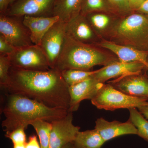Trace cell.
<instances>
[{
	"mask_svg": "<svg viewBox=\"0 0 148 148\" xmlns=\"http://www.w3.org/2000/svg\"><path fill=\"white\" fill-rule=\"evenodd\" d=\"M10 81L2 90L23 95L50 108L69 111V86L61 72L51 69L47 71H28L11 66Z\"/></svg>",
	"mask_w": 148,
	"mask_h": 148,
	"instance_id": "obj_1",
	"label": "cell"
},
{
	"mask_svg": "<svg viewBox=\"0 0 148 148\" xmlns=\"http://www.w3.org/2000/svg\"><path fill=\"white\" fill-rule=\"evenodd\" d=\"M4 92L1 112L5 117L1 126L5 132L19 127L27 129L32 122L37 119L52 122L66 116L69 112L48 107L23 95Z\"/></svg>",
	"mask_w": 148,
	"mask_h": 148,
	"instance_id": "obj_2",
	"label": "cell"
},
{
	"mask_svg": "<svg viewBox=\"0 0 148 148\" xmlns=\"http://www.w3.org/2000/svg\"><path fill=\"white\" fill-rule=\"evenodd\" d=\"M119 61L116 56L97 45L79 42L67 34L54 70L61 72L68 69L89 71L98 65L108 66Z\"/></svg>",
	"mask_w": 148,
	"mask_h": 148,
	"instance_id": "obj_3",
	"label": "cell"
},
{
	"mask_svg": "<svg viewBox=\"0 0 148 148\" xmlns=\"http://www.w3.org/2000/svg\"><path fill=\"white\" fill-rule=\"evenodd\" d=\"M148 51V18L136 12L118 18L108 40Z\"/></svg>",
	"mask_w": 148,
	"mask_h": 148,
	"instance_id": "obj_4",
	"label": "cell"
},
{
	"mask_svg": "<svg viewBox=\"0 0 148 148\" xmlns=\"http://www.w3.org/2000/svg\"><path fill=\"white\" fill-rule=\"evenodd\" d=\"M90 100L97 108L106 110L138 108L140 106L148 105L147 98L127 95L109 83L103 84Z\"/></svg>",
	"mask_w": 148,
	"mask_h": 148,
	"instance_id": "obj_5",
	"label": "cell"
},
{
	"mask_svg": "<svg viewBox=\"0 0 148 148\" xmlns=\"http://www.w3.org/2000/svg\"><path fill=\"white\" fill-rule=\"evenodd\" d=\"M8 56L11 66L14 68L33 71L51 69L46 56L38 45L34 44L17 48Z\"/></svg>",
	"mask_w": 148,
	"mask_h": 148,
	"instance_id": "obj_6",
	"label": "cell"
},
{
	"mask_svg": "<svg viewBox=\"0 0 148 148\" xmlns=\"http://www.w3.org/2000/svg\"><path fill=\"white\" fill-rule=\"evenodd\" d=\"M23 17L0 14V36L16 48L34 45L31 33L23 23Z\"/></svg>",
	"mask_w": 148,
	"mask_h": 148,
	"instance_id": "obj_7",
	"label": "cell"
},
{
	"mask_svg": "<svg viewBox=\"0 0 148 148\" xmlns=\"http://www.w3.org/2000/svg\"><path fill=\"white\" fill-rule=\"evenodd\" d=\"M66 23H55L43 37L39 45L45 53L51 69H53L62 50L66 35Z\"/></svg>",
	"mask_w": 148,
	"mask_h": 148,
	"instance_id": "obj_8",
	"label": "cell"
},
{
	"mask_svg": "<svg viewBox=\"0 0 148 148\" xmlns=\"http://www.w3.org/2000/svg\"><path fill=\"white\" fill-rule=\"evenodd\" d=\"M56 0H16L10 6L5 14L23 17L53 16V11Z\"/></svg>",
	"mask_w": 148,
	"mask_h": 148,
	"instance_id": "obj_9",
	"label": "cell"
},
{
	"mask_svg": "<svg viewBox=\"0 0 148 148\" xmlns=\"http://www.w3.org/2000/svg\"><path fill=\"white\" fill-rule=\"evenodd\" d=\"M73 113L69 112L66 116L51 122L49 148H62L73 142L80 127L73 124Z\"/></svg>",
	"mask_w": 148,
	"mask_h": 148,
	"instance_id": "obj_10",
	"label": "cell"
},
{
	"mask_svg": "<svg viewBox=\"0 0 148 148\" xmlns=\"http://www.w3.org/2000/svg\"><path fill=\"white\" fill-rule=\"evenodd\" d=\"M108 83L127 95L148 100V77L146 73L123 76Z\"/></svg>",
	"mask_w": 148,
	"mask_h": 148,
	"instance_id": "obj_11",
	"label": "cell"
},
{
	"mask_svg": "<svg viewBox=\"0 0 148 148\" xmlns=\"http://www.w3.org/2000/svg\"><path fill=\"white\" fill-rule=\"evenodd\" d=\"M147 68L145 64L139 62H114L98 69L92 77L101 83L104 84L108 80L117 78L127 75L142 73Z\"/></svg>",
	"mask_w": 148,
	"mask_h": 148,
	"instance_id": "obj_12",
	"label": "cell"
},
{
	"mask_svg": "<svg viewBox=\"0 0 148 148\" xmlns=\"http://www.w3.org/2000/svg\"><path fill=\"white\" fill-rule=\"evenodd\" d=\"M66 34L77 41L90 45H97L101 40L81 13L66 23Z\"/></svg>",
	"mask_w": 148,
	"mask_h": 148,
	"instance_id": "obj_13",
	"label": "cell"
},
{
	"mask_svg": "<svg viewBox=\"0 0 148 148\" xmlns=\"http://www.w3.org/2000/svg\"><path fill=\"white\" fill-rule=\"evenodd\" d=\"M103 84L92 76L88 79L69 86L70 106L69 112H73L77 110L83 100H91Z\"/></svg>",
	"mask_w": 148,
	"mask_h": 148,
	"instance_id": "obj_14",
	"label": "cell"
},
{
	"mask_svg": "<svg viewBox=\"0 0 148 148\" xmlns=\"http://www.w3.org/2000/svg\"><path fill=\"white\" fill-rule=\"evenodd\" d=\"M97 46L107 49L116 56L121 62H139L148 68V51L139 50L135 48L121 45L108 40L102 39Z\"/></svg>",
	"mask_w": 148,
	"mask_h": 148,
	"instance_id": "obj_15",
	"label": "cell"
},
{
	"mask_svg": "<svg viewBox=\"0 0 148 148\" xmlns=\"http://www.w3.org/2000/svg\"><path fill=\"white\" fill-rule=\"evenodd\" d=\"M95 129L97 130L106 143L122 135H138L137 129L129 119L123 123L117 121L110 122L100 118L95 121Z\"/></svg>",
	"mask_w": 148,
	"mask_h": 148,
	"instance_id": "obj_16",
	"label": "cell"
},
{
	"mask_svg": "<svg viewBox=\"0 0 148 148\" xmlns=\"http://www.w3.org/2000/svg\"><path fill=\"white\" fill-rule=\"evenodd\" d=\"M23 23L31 33L32 42L39 45L42 39L51 27L60 20L57 16H42L25 15Z\"/></svg>",
	"mask_w": 148,
	"mask_h": 148,
	"instance_id": "obj_17",
	"label": "cell"
},
{
	"mask_svg": "<svg viewBox=\"0 0 148 148\" xmlns=\"http://www.w3.org/2000/svg\"><path fill=\"white\" fill-rule=\"evenodd\" d=\"M95 34L101 39L108 40L118 18L108 14L93 12L85 15Z\"/></svg>",
	"mask_w": 148,
	"mask_h": 148,
	"instance_id": "obj_18",
	"label": "cell"
},
{
	"mask_svg": "<svg viewBox=\"0 0 148 148\" xmlns=\"http://www.w3.org/2000/svg\"><path fill=\"white\" fill-rule=\"evenodd\" d=\"M83 0H56L53 9V16L60 21L68 23L80 13Z\"/></svg>",
	"mask_w": 148,
	"mask_h": 148,
	"instance_id": "obj_19",
	"label": "cell"
},
{
	"mask_svg": "<svg viewBox=\"0 0 148 148\" xmlns=\"http://www.w3.org/2000/svg\"><path fill=\"white\" fill-rule=\"evenodd\" d=\"M106 143L97 130L79 131L73 142L74 148H101Z\"/></svg>",
	"mask_w": 148,
	"mask_h": 148,
	"instance_id": "obj_20",
	"label": "cell"
},
{
	"mask_svg": "<svg viewBox=\"0 0 148 148\" xmlns=\"http://www.w3.org/2000/svg\"><path fill=\"white\" fill-rule=\"evenodd\" d=\"M36 130L41 148H49L52 124L42 119H37L30 123Z\"/></svg>",
	"mask_w": 148,
	"mask_h": 148,
	"instance_id": "obj_21",
	"label": "cell"
},
{
	"mask_svg": "<svg viewBox=\"0 0 148 148\" xmlns=\"http://www.w3.org/2000/svg\"><path fill=\"white\" fill-rule=\"evenodd\" d=\"M98 70L94 71H83L77 69H68L61 72L64 80L69 86L90 78Z\"/></svg>",
	"mask_w": 148,
	"mask_h": 148,
	"instance_id": "obj_22",
	"label": "cell"
},
{
	"mask_svg": "<svg viewBox=\"0 0 148 148\" xmlns=\"http://www.w3.org/2000/svg\"><path fill=\"white\" fill-rule=\"evenodd\" d=\"M137 109L132 108L128 109L129 119L137 129L138 135L148 142V121Z\"/></svg>",
	"mask_w": 148,
	"mask_h": 148,
	"instance_id": "obj_23",
	"label": "cell"
},
{
	"mask_svg": "<svg viewBox=\"0 0 148 148\" xmlns=\"http://www.w3.org/2000/svg\"><path fill=\"white\" fill-rule=\"evenodd\" d=\"M114 10L106 0H83L80 13L86 15L93 12H112Z\"/></svg>",
	"mask_w": 148,
	"mask_h": 148,
	"instance_id": "obj_24",
	"label": "cell"
},
{
	"mask_svg": "<svg viewBox=\"0 0 148 148\" xmlns=\"http://www.w3.org/2000/svg\"><path fill=\"white\" fill-rule=\"evenodd\" d=\"M11 67L8 56L0 55V86L4 88L10 81L9 71Z\"/></svg>",
	"mask_w": 148,
	"mask_h": 148,
	"instance_id": "obj_25",
	"label": "cell"
},
{
	"mask_svg": "<svg viewBox=\"0 0 148 148\" xmlns=\"http://www.w3.org/2000/svg\"><path fill=\"white\" fill-rule=\"evenodd\" d=\"M25 130L24 127H18L10 132H5V136L10 139L13 145H25L27 142Z\"/></svg>",
	"mask_w": 148,
	"mask_h": 148,
	"instance_id": "obj_26",
	"label": "cell"
},
{
	"mask_svg": "<svg viewBox=\"0 0 148 148\" xmlns=\"http://www.w3.org/2000/svg\"><path fill=\"white\" fill-rule=\"evenodd\" d=\"M115 11L120 14L125 15L131 13L132 9L129 0H108Z\"/></svg>",
	"mask_w": 148,
	"mask_h": 148,
	"instance_id": "obj_27",
	"label": "cell"
},
{
	"mask_svg": "<svg viewBox=\"0 0 148 148\" xmlns=\"http://www.w3.org/2000/svg\"><path fill=\"white\" fill-rule=\"evenodd\" d=\"M17 49L4 38L0 36V55H11Z\"/></svg>",
	"mask_w": 148,
	"mask_h": 148,
	"instance_id": "obj_28",
	"label": "cell"
},
{
	"mask_svg": "<svg viewBox=\"0 0 148 148\" xmlns=\"http://www.w3.org/2000/svg\"><path fill=\"white\" fill-rule=\"evenodd\" d=\"M25 148H41L36 135H33L29 137L28 142L25 144Z\"/></svg>",
	"mask_w": 148,
	"mask_h": 148,
	"instance_id": "obj_29",
	"label": "cell"
},
{
	"mask_svg": "<svg viewBox=\"0 0 148 148\" xmlns=\"http://www.w3.org/2000/svg\"><path fill=\"white\" fill-rule=\"evenodd\" d=\"M16 0H0V13L5 14L10 6Z\"/></svg>",
	"mask_w": 148,
	"mask_h": 148,
	"instance_id": "obj_30",
	"label": "cell"
},
{
	"mask_svg": "<svg viewBox=\"0 0 148 148\" xmlns=\"http://www.w3.org/2000/svg\"><path fill=\"white\" fill-rule=\"evenodd\" d=\"M135 11L143 14L148 18V0L143 3Z\"/></svg>",
	"mask_w": 148,
	"mask_h": 148,
	"instance_id": "obj_31",
	"label": "cell"
},
{
	"mask_svg": "<svg viewBox=\"0 0 148 148\" xmlns=\"http://www.w3.org/2000/svg\"><path fill=\"white\" fill-rule=\"evenodd\" d=\"M147 0H129L131 8L132 10L135 11L143 3Z\"/></svg>",
	"mask_w": 148,
	"mask_h": 148,
	"instance_id": "obj_32",
	"label": "cell"
},
{
	"mask_svg": "<svg viewBox=\"0 0 148 148\" xmlns=\"http://www.w3.org/2000/svg\"><path fill=\"white\" fill-rule=\"evenodd\" d=\"M138 109L140 112L148 120V105L140 106L138 107Z\"/></svg>",
	"mask_w": 148,
	"mask_h": 148,
	"instance_id": "obj_33",
	"label": "cell"
},
{
	"mask_svg": "<svg viewBox=\"0 0 148 148\" xmlns=\"http://www.w3.org/2000/svg\"><path fill=\"white\" fill-rule=\"evenodd\" d=\"M13 148H25V144H18L13 145Z\"/></svg>",
	"mask_w": 148,
	"mask_h": 148,
	"instance_id": "obj_34",
	"label": "cell"
},
{
	"mask_svg": "<svg viewBox=\"0 0 148 148\" xmlns=\"http://www.w3.org/2000/svg\"><path fill=\"white\" fill-rule=\"evenodd\" d=\"M62 148H74L73 144V143H69Z\"/></svg>",
	"mask_w": 148,
	"mask_h": 148,
	"instance_id": "obj_35",
	"label": "cell"
},
{
	"mask_svg": "<svg viewBox=\"0 0 148 148\" xmlns=\"http://www.w3.org/2000/svg\"><path fill=\"white\" fill-rule=\"evenodd\" d=\"M147 64H148V68L147 69V71L148 72V57L147 58Z\"/></svg>",
	"mask_w": 148,
	"mask_h": 148,
	"instance_id": "obj_36",
	"label": "cell"
},
{
	"mask_svg": "<svg viewBox=\"0 0 148 148\" xmlns=\"http://www.w3.org/2000/svg\"><path fill=\"white\" fill-rule=\"evenodd\" d=\"M148 72V71H147ZM147 75H148V74H147Z\"/></svg>",
	"mask_w": 148,
	"mask_h": 148,
	"instance_id": "obj_37",
	"label": "cell"
}]
</instances>
